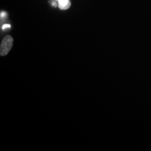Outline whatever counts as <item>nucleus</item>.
<instances>
[{"mask_svg": "<svg viewBox=\"0 0 151 151\" xmlns=\"http://www.w3.org/2000/svg\"><path fill=\"white\" fill-rule=\"evenodd\" d=\"M13 42L14 39L10 35H6L2 39L0 47V54L1 56H4L8 54L12 47Z\"/></svg>", "mask_w": 151, "mask_h": 151, "instance_id": "nucleus-1", "label": "nucleus"}, {"mask_svg": "<svg viewBox=\"0 0 151 151\" xmlns=\"http://www.w3.org/2000/svg\"><path fill=\"white\" fill-rule=\"evenodd\" d=\"M10 27H11V26H10V25H8V24H5V25H3V27H2V29H3V30H5V29H6V28H10Z\"/></svg>", "mask_w": 151, "mask_h": 151, "instance_id": "nucleus-3", "label": "nucleus"}, {"mask_svg": "<svg viewBox=\"0 0 151 151\" xmlns=\"http://www.w3.org/2000/svg\"><path fill=\"white\" fill-rule=\"evenodd\" d=\"M58 2V5L60 10H65L70 8L71 2L70 0H54Z\"/></svg>", "mask_w": 151, "mask_h": 151, "instance_id": "nucleus-2", "label": "nucleus"}]
</instances>
